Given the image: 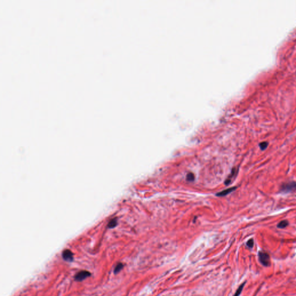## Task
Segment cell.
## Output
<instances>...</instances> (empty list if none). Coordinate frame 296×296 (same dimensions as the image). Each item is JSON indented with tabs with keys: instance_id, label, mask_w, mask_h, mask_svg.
<instances>
[{
	"instance_id": "cell-1",
	"label": "cell",
	"mask_w": 296,
	"mask_h": 296,
	"mask_svg": "<svg viewBox=\"0 0 296 296\" xmlns=\"http://www.w3.org/2000/svg\"><path fill=\"white\" fill-rule=\"evenodd\" d=\"M280 191L283 193H290L296 190V182L294 181L283 183L280 186Z\"/></svg>"
},
{
	"instance_id": "cell-2",
	"label": "cell",
	"mask_w": 296,
	"mask_h": 296,
	"mask_svg": "<svg viewBox=\"0 0 296 296\" xmlns=\"http://www.w3.org/2000/svg\"><path fill=\"white\" fill-rule=\"evenodd\" d=\"M259 258L260 262L264 266L268 267L270 265V257L267 253L260 251L259 252Z\"/></svg>"
},
{
	"instance_id": "cell-3",
	"label": "cell",
	"mask_w": 296,
	"mask_h": 296,
	"mask_svg": "<svg viewBox=\"0 0 296 296\" xmlns=\"http://www.w3.org/2000/svg\"><path fill=\"white\" fill-rule=\"evenodd\" d=\"M91 276V273L88 271H81L77 273L74 276V278L75 280L78 281V282H81V281L85 280L87 278Z\"/></svg>"
},
{
	"instance_id": "cell-4",
	"label": "cell",
	"mask_w": 296,
	"mask_h": 296,
	"mask_svg": "<svg viewBox=\"0 0 296 296\" xmlns=\"http://www.w3.org/2000/svg\"><path fill=\"white\" fill-rule=\"evenodd\" d=\"M62 257L64 260L68 262H71L74 260V254L69 249H65L62 252Z\"/></svg>"
},
{
	"instance_id": "cell-5",
	"label": "cell",
	"mask_w": 296,
	"mask_h": 296,
	"mask_svg": "<svg viewBox=\"0 0 296 296\" xmlns=\"http://www.w3.org/2000/svg\"><path fill=\"white\" fill-rule=\"evenodd\" d=\"M238 170L237 168H234L232 169V171L231 172V174L230 175L228 176V178H227V179L225 181V184L226 185H229L230 183H231V182L233 181V180L236 178V176H237V175L238 174Z\"/></svg>"
},
{
	"instance_id": "cell-6",
	"label": "cell",
	"mask_w": 296,
	"mask_h": 296,
	"mask_svg": "<svg viewBox=\"0 0 296 296\" xmlns=\"http://www.w3.org/2000/svg\"><path fill=\"white\" fill-rule=\"evenodd\" d=\"M236 189H237V187H231V188H229V189H227L226 190L222 191V192H221L219 193H217V196H220V197L226 196V195H227V194H229L230 193H231V192H232L233 191H234Z\"/></svg>"
},
{
	"instance_id": "cell-7",
	"label": "cell",
	"mask_w": 296,
	"mask_h": 296,
	"mask_svg": "<svg viewBox=\"0 0 296 296\" xmlns=\"http://www.w3.org/2000/svg\"><path fill=\"white\" fill-rule=\"evenodd\" d=\"M289 225V222L286 220L281 221L277 225V227L279 229H285Z\"/></svg>"
},
{
	"instance_id": "cell-8",
	"label": "cell",
	"mask_w": 296,
	"mask_h": 296,
	"mask_svg": "<svg viewBox=\"0 0 296 296\" xmlns=\"http://www.w3.org/2000/svg\"><path fill=\"white\" fill-rule=\"evenodd\" d=\"M123 268V264L121 263H118V264L116 265V267L114 269V273L115 274L119 273V272L122 270Z\"/></svg>"
},
{
	"instance_id": "cell-9",
	"label": "cell",
	"mask_w": 296,
	"mask_h": 296,
	"mask_svg": "<svg viewBox=\"0 0 296 296\" xmlns=\"http://www.w3.org/2000/svg\"><path fill=\"white\" fill-rule=\"evenodd\" d=\"M245 285V282L243 283L241 286H240V287H239L238 289L237 290V291H236L235 293L234 294V295H233V296H239V295H240L241 294V293L242 291V290H243V288H244V285Z\"/></svg>"
},
{
	"instance_id": "cell-10",
	"label": "cell",
	"mask_w": 296,
	"mask_h": 296,
	"mask_svg": "<svg viewBox=\"0 0 296 296\" xmlns=\"http://www.w3.org/2000/svg\"><path fill=\"white\" fill-rule=\"evenodd\" d=\"M268 145V142H265V141L259 143L260 148L261 150H262V151L265 150V149L267 148Z\"/></svg>"
},
{
	"instance_id": "cell-11",
	"label": "cell",
	"mask_w": 296,
	"mask_h": 296,
	"mask_svg": "<svg viewBox=\"0 0 296 296\" xmlns=\"http://www.w3.org/2000/svg\"><path fill=\"white\" fill-rule=\"evenodd\" d=\"M116 225H117V220L116 219H112L110 221V222L108 224V227L109 228H113Z\"/></svg>"
},
{
	"instance_id": "cell-12",
	"label": "cell",
	"mask_w": 296,
	"mask_h": 296,
	"mask_svg": "<svg viewBox=\"0 0 296 296\" xmlns=\"http://www.w3.org/2000/svg\"><path fill=\"white\" fill-rule=\"evenodd\" d=\"M186 178L188 181H193L194 179V175L193 173H189L187 175Z\"/></svg>"
},
{
	"instance_id": "cell-13",
	"label": "cell",
	"mask_w": 296,
	"mask_h": 296,
	"mask_svg": "<svg viewBox=\"0 0 296 296\" xmlns=\"http://www.w3.org/2000/svg\"><path fill=\"white\" fill-rule=\"evenodd\" d=\"M246 245H247V246H248V247H249V248H253V245H254V241H253V239H250V240H249V241H248L247 242Z\"/></svg>"
}]
</instances>
